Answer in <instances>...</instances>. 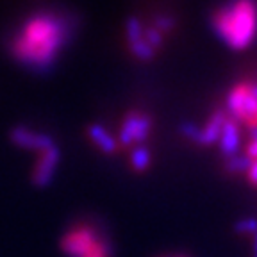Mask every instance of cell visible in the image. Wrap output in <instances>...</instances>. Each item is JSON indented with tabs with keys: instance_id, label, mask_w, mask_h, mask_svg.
<instances>
[{
	"instance_id": "1",
	"label": "cell",
	"mask_w": 257,
	"mask_h": 257,
	"mask_svg": "<svg viewBox=\"0 0 257 257\" xmlns=\"http://www.w3.org/2000/svg\"><path fill=\"white\" fill-rule=\"evenodd\" d=\"M64 24L52 15L32 16L22 27V34L13 43V54L24 63L47 68L54 63L64 41Z\"/></svg>"
},
{
	"instance_id": "2",
	"label": "cell",
	"mask_w": 257,
	"mask_h": 257,
	"mask_svg": "<svg viewBox=\"0 0 257 257\" xmlns=\"http://www.w3.org/2000/svg\"><path fill=\"white\" fill-rule=\"evenodd\" d=\"M218 36L234 50H243L257 34V4L253 0H234L214 15Z\"/></svg>"
},
{
	"instance_id": "3",
	"label": "cell",
	"mask_w": 257,
	"mask_h": 257,
	"mask_svg": "<svg viewBox=\"0 0 257 257\" xmlns=\"http://www.w3.org/2000/svg\"><path fill=\"white\" fill-rule=\"evenodd\" d=\"M227 111L230 120L245 121L252 127H257V100L250 95L246 84H237L227 95Z\"/></svg>"
},
{
	"instance_id": "4",
	"label": "cell",
	"mask_w": 257,
	"mask_h": 257,
	"mask_svg": "<svg viewBox=\"0 0 257 257\" xmlns=\"http://www.w3.org/2000/svg\"><path fill=\"white\" fill-rule=\"evenodd\" d=\"M100 241V236L91 227H77L61 239V248L68 257H86Z\"/></svg>"
},
{
	"instance_id": "5",
	"label": "cell",
	"mask_w": 257,
	"mask_h": 257,
	"mask_svg": "<svg viewBox=\"0 0 257 257\" xmlns=\"http://www.w3.org/2000/svg\"><path fill=\"white\" fill-rule=\"evenodd\" d=\"M150 128H152L150 116L141 114V112H128L120 127L118 143H121L123 147H131L134 143H143L149 138Z\"/></svg>"
},
{
	"instance_id": "6",
	"label": "cell",
	"mask_w": 257,
	"mask_h": 257,
	"mask_svg": "<svg viewBox=\"0 0 257 257\" xmlns=\"http://www.w3.org/2000/svg\"><path fill=\"white\" fill-rule=\"evenodd\" d=\"M57 165H59V149L54 145L52 149L40 154L36 166H34V173H32V182L38 188H47L54 181Z\"/></svg>"
},
{
	"instance_id": "7",
	"label": "cell",
	"mask_w": 257,
	"mask_h": 257,
	"mask_svg": "<svg viewBox=\"0 0 257 257\" xmlns=\"http://www.w3.org/2000/svg\"><path fill=\"white\" fill-rule=\"evenodd\" d=\"M11 141L16 147H22V149L34 150V152H45V150L52 149L54 140L48 134L43 133H32L25 127H15L11 131Z\"/></svg>"
},
{
	"instance_id": "8",
	"label": "cell",
	"mask_w": 257,
	"mask_h": 257,
	"mask_svg": "<svg viewBox=\"0 0 257 257\" xmlns=\"http://www.w3.org/2000/svg\"><path fill=\"white\" fill-rule=\"evenodd\" d=\"M218 145H220L221 154L227 159L237 156L241 147V134H239V127H237V121L227 118V121L223 125V131H221V136L218 140Z\"/></svg>"
},
{
	"instance_id": "9",
	"label": "cell",
	"mask_w": 257,
	"mask_h": 257,
	"mask_svg": "<svg viewBox=\"0 0 257 257\" xmlns=\"http://www.w3.org/2000/svg\"><path fill=\"white\" fill-rule=\"evenodd\" d=\"M227 121V114L223 111H216L213 116L209 118L207 123L200 128V141L198 145H204V147H211V145L218 143L221 136V131H223V125Z\"/></svg>"
},
{
	"instance_id": "10",
	"label": "cell",
	"mask_w": 257,
	"mask_h": 257,
	"mask_svg": "<svg viewBox=\"0 0 257 257\" xmlns=\"http://www.w3.org/2000/svg\"><path fill=\"white\" fill-rule=\"evenodd\" d=\"M88 136H89V140H91L104 154H112L118 149V141L114 140V136H111V133H109L107 128L100 123L89 125Z\"/></svg>"
},
{
	"instance_id": "11",
	"label": "cell",
	"mask_w": 257,
	"mask_h": 257,
	"mask_svg": "<svg viewBox=\"0 0 257 257\" xmlns=\"http://www.w3.org/2000/svg\"><path fill=\"white\" fill-rule=\"evenodd\" d=\"M143 34H145V27L140 18L138 16H128L127 22H125V38H127L128 45L143 40Z\"/></svg>"
},
{
	"instance_id": "12",
	"label": "cell",
	"mask_w": 257,
	"mask_h": 257,
	"mask_svg": "<svg viewBox=\"0 0 257 257\" xmlns=\"http://www.w3.org/2000/svg\"><path fill=\"white\" fill-rule=\"evenodd\" d=\"M150 159H152V156H150L149 149L143 147V145L136 147V149L133 150V154H131V165H133V168L138 170V172H145V170L149 168Z\"/></svg>"
},
{
	"instance_id": "13",
	"label": "cell",
	"mask_w": 257,
	"mask_h": 257,
	"mask_svg": "<svg viewBox=\"0 0 257 257\" xmlns=\"http://www.w3.org/2000/svg\"><path fill=\"white\" fill-rule=\"evenodd\" d=\"M128 47H131V52H133L140 61H143V63H149V61H152L154 57H156V50L145 41V38L140 41H136V43L128 45Z\"/></svg>"
},
{
	"instance_id": "14",
	"label": "cell",
	"mask_w": 257,
	"mask_h": 257,
	"mask_svg": "<svg viewBox=\"0 0 257 257\" xmlns=\"http://www.w3.org/2000/svg\"><path fill=\"white\" fill-rule=\"evenodd\" d=\"M253 161L250 159V157L245 156H234V157H229L227 159V170H229L230 173H241V172H248L250 166H252Z\"/></svg>"
},
{
	"instance_id": "15",
	"label": "cell",
	"mask_w": 257,
	"mask_h": 257,
	"mask_svg": "<svg viewBox=\"0 0 257 257\" xmlns=\"http://www.w3.org/2000/svg\"><path fill=\"white\" fill-rule=\"evenodd\" d=\"M143 38H145V41H147V43L154 48V50H157V48L163 47V41H165V36H163V34H161L156 27H147V29H145Z\"/></svg>"
},
{
	"instance_id": "16",
	"label": "cell",
	"mask_w": 257,
	"mask_h": 257,
	"mask_svg": "<svg viewBox=\"0 0 257 257\" xmlns=\"http://www.w3.org/2000/svg\"><path fill=\"white\" fill-rule=\"evenodd\" d=\"M179 131H181V134L186 138V140L193 141V143H198V141H200V127L195 125V123H191V121H184V123H181Z\"/></svg>"
},
{
	"instance_id": "17",
	"label": "cell",
	"mask_w": 257,
	"mask_h": 257,
	"mask_svg": "<svg viewBox=\"0 0 257 257\" xmlns=\"http://www.w3.org/2000/svg\"><path fill=\"white\" fill-rule=\"evenodd\" d=\"M152 27H156L157 31H159L161 34L165 36L166 32H172V29L175 27V22H173L172 16L159 15V16H157V18H156V20H154V25H152Z\"/></svg>"
},
{
	"instance_id": "18",
	"label": "cell",
	"mask_w": 257,
	"mask_h": 257,
	"mask_svg": "<svg viewBox=\"0 0 257 257\" xmlns=\"http://www.w3.org/2000/svg\"><path fill=\"white\" fill-rule=\"evenodd\" d=\"M236 230L239 234H257V220L255 218H245L236 223Z\"/></svg>"
},
{
	"instance_id": "19",
	"label": "cell",
	"mask_w": 257,
	"mask_h": 257,
	"mask_svg": "<svg viewBox=\"0 0 257 257\" xmlns=\"http://www.w3.org/2000/svg\"><path fill=\"white\" fill-rule=\"evenodd\" d=\"M109 255H111V246H109L105 241H100V243L96 245V248L86 257H109Z\"/></svg>"
},
{
	"instance_id": "20",
	"label": "cell",
	"mask_w": 257,
	"mask_h": 257,
	"mask_svg": "<svg viewBox=\"0 0 257 257\" xmlns=\"http://www.w3.org/2000/svg\"><path fill=\"white\" fill-rule=\"evenodd\" d=\"M246 157H250L252 161H257V143L255 141H250L248 147H246Z\"/></svg>"
},
{
	"instance_id": "21",
	"label": "cell",
	"mask_w": 257,
	"mask_h": 257,
	"mask_svg": "<svg viewBox=\"0 0 257 257\" xmlns=\"http://www.w3.org/2000/svg\"><path fill=\"white\" fill-rule=\"evenodd\" d=\"M246 173H248V181L252 182L253 186H257V161H253L252 166H250V170Z\"/></svg>"
},
{
	"instance_id": "22",
	"label": "cell",
	"mask_w": 257,
	"mask_h": 257,
	"mask_svg": "<svg viewBox=\"0 0 257 257\" xmlns=\"http://www.w3.org/2000/svg\"><path fill=\"white\" fill-rule=\"evenodd\" d=\"M246 88H248L250 95L257 100V82H250V84H246Z\"/></svg>"
},
{
	"instance_id": "23",
	"label": "cell",
	"mask_w": 257,
	"mask_h": 257,
	"mask_svg": "<svg viewBox=\"0 0 257 257\" xmlns=\"http://www.w3.org/2000/svg\"><path fill=\"white\" fill-rule=\"evenodd\" d=\"M250 136H252V141H255V143H257V127L250 128Z\"/></svg>"
},
{
	"instance_id": "24",
	"label": "cell",
	"mask_w": 257,
	"mask_h": 257,
	"mask_svg": "<svg viewBox=\"0 0 257 257\" xmlns=\"http://www.w3.org/2000/svg\"><path fill=\"white\" fill-rule=\"evenodd\" d=\"M253 257H257V234H253Z\"/></svg>"
}]
</instances>
